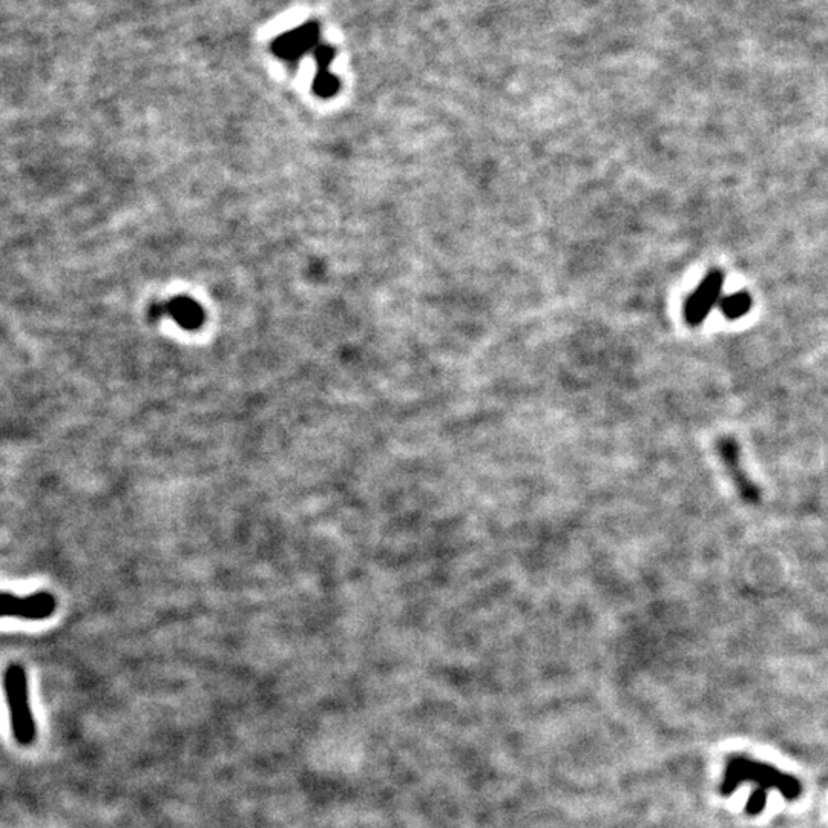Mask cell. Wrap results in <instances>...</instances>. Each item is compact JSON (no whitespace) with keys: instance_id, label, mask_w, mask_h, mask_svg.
Segmentation results:
<instances>
[{"instance_id":"cell-1","label":"cell","mask_w":828,"mask_h":828,"mask_svg":"<svg viewBox=\"0 0 828 828\" xmlns=\"http://www.w3.org/2000/svg\"><path fill=\"white\" fill-rule=\"evenodd\" d=\"M744 782L756 784V789L747 801L746 812L758 816L766 809L770 790H778L787 801H795L801 796V782L795 776L787 775L769 764L759 763L747 756H732L726 764L720 793L730 796Z\"/></svg>"},{"instance_id":"cell-2","label":"cell","mask_w":828,"mask_h":828,"mask_svg":"<svg viewBox=\"0 0 828 828\" xmlns=\"http://www.w3.org/2000/svg\"><path fill=\"white\" fill-rule=\"evenodd\" d=\"M4 690L14 738L20 746H30L36 740V721L30 706L27 672L23 666L10 664L7 667Z\"/></svg>"},{"instance_id":"cell-3","label":"cell","mask_w":828,"mask_h":828,"mask_svg":"<svg viewBox=\"0 0 828 828\" xmlns=\"http://www.w3.org/2000/svg\"><path fill=\"white\" fill-rule=\"evenodd\" d=\"M57 600L51 592L37 591L27 597L0 592V618H23L40 621L53 617Z\"/></svg>"},{"instance_id":"cell-4","label":"cell","mask_w":828,"mask_h":828,"mask_svg":"<svg viewBox=\"0 0 828 828\" xmlns=\"http://www.w3.org/2000/svg\"><path fill=\"white\" fill-rule=\"evenodd\" d=\"M724 287V273L721 270H712L704 276L695 292L690 293L684 306V318L689 326H700L706 321L713 307L721 301Z\"/></svg>"},{"instance_id":"cell-5","label":"cell","mask_w":828,"mask_h":828,"mask_svg":"<svg viewBox=\"0 0 828 828\" xmlns=\"http://www.w3.org/2000/svg\"><path fill=\"white\" fill-rule=\"evenodd\" d=\"M717 451L720 454L721 462L729 474L730 482L735 487L736 493L749 505H756L761 500V493L756 483L750 480L741 462V450L738 442L733 437H721L717 442Z\"/></svg>"},{"instance_id":"cell-6","label":"cell","mask_w":828,"mask_h":828,"mask_svg":"<svg viewBox=\"0 0 828 828\" xmlns=\"http://www.w3.org/2000/svg\"><path fill=\"white\" fill-rule=\"evenodd\" d=\"M319 27L316 22L304 23L303 27L287 31L272 43L275 56L287 62H296L318 45Z\"/></svg>"},{"instance_id":"cell-7","label":"cell","mask_w":828,"mask_h":828,"mask_svg":"<svg viewBox=\"0 0 828 828\" xmlns=\"http://www.w3.org/2000/svg\"><path fill=\"white\" fill-rule=\"evenodd\" d=\"M152 319L169 316L183 329L197 330L204 322V310L195 299L188 296H178L169 299L166 303H157L149 310Z\"/></svg>"},{"instance_id":"cell-8","label":"cell","mask_w":828,"mask_h":828,"mask_svg":"<svg viewBox=\"0 0 828 828\" xmlns=\"http://www.w3.org/2000/svg\"><path fill=\"white\" fill-rule=\"evenodd\" d=\"M316 63H318V71H316L315 80H313V92L316 96L322 99H330L335 96L339 89V80L330 73V63L335 59V50L333 46L326 45V43H318L315 50Z\"/></svg>"},{"instance_id":"cell-9","label":"cell","mask_w":828,"mask_h":828,"mask_svg":"<svg viewBox=\"0 0 828 828\" xmlns=\"http://www.w3.org/2000/svg\"><path fill=\"white\" fill-rule=\"evenodd\" d=\"M720 309L727 319H740L752 309V296L747 292H736L724 296L720 301Z\"/></svg>"}]
</instances>
